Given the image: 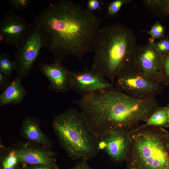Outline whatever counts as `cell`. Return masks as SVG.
<instances>
[{
    "label": "cell",
    "instance_id": "6da1fadb",
    "mask_svg": "<svg viewBox=\"0 0 169 169\" xmlns=\"http://www.w3.org/2000/svg\"><path fill=\"white\" fill-rule=\"evenodd\" d=\"M102 22L101 18L71 0H58L41 10L33 24L46 37L45 47L62 63L65 58L76 57L81 61L93 51Z\"/></svg>",
    "mask_w": 169,
    "mask_h": 169
},
{
    "label": "cell",
    "instance_id": "7a4b0ae2",
    "mask_svg": "<svg viewBox=\"0 0 169 169\" xmlns=\"http://www.w3.org/2000/svg\"><path fill=\"white\" fill-rule=\"evenodd\" d=\"M153 96H134L114 86L83 95L79 107L91 128L99 137L112 129L145 122L158 107Z\"/></svg>",
    "mask_w": 169,
    "mask_h": 169
},
{
    "label": "cell",
    "instance_id": "3957f363",
    "mask_svg": "<svg viewBox=\"0 0 169 169\" xmlns=\"http://www.w3.org/2000/svg\"><path fill=\"white\" fill-rule=\"evenodd\" d=\"M138 46L132 31L120 23L100 28L94 45L91 69L113 83L120 74L134 69Z\"/></svg>",
    "mask_w": 169,
    "mask_h": 169
},
{
    "label": "cell",
    "instance_id": "277c9868",
    "mask_svg": "<svg viewBox=\"0 0 169 169\" xmlns=\"http://www.w3.org/2000/svg\"><path fill=\"white\" fill-rule=\"evenodd\" d=\"M52 127L59 145L72 160L87 161L99 152V138L83 113L69 109L53 118Z\"/></svg>",
    "mask_w": 169,
    "mask_h": 169
},
{
    "label": "cell",
    "instance_id": "5b68a950",
    "mask_svg": "<svg viewBox=\"0 0 169 169\" xmlns=\"http://www.w3.org/2000/svg\"><path fill=\"white\" fill-rule=\"evenodd\" d=\"M168 133L161 127L130 130L126 169H169Z\"/></svg>",
    "mask_w": 169,
    "mask_h": 169
},
{
    "label": "cell",
    "instance_id": "8992f818",
    "mask_svg": "<svg viewBox=\"0 0 169 169\" xmlns=\"http://www.w3.org/2000/svg\"><path fill=\"white\" fill-rule=\"evenodd\" d=\"M46 37L39 27L34 25L16 48L13 61L17 77L22 79L31 71L41 49L45 47Z\"/></svg>",
    "mask_w": 169,
    "mask_h": 169
},
{
    "label": "cell",
    "instance_id": "52a82bcc",
    "mask_svg": "<svg viewBox=\"0 0 169 169\" xmlns=\"http://www.w3.org/2000/svg\"><path fill=\"white\" fill-rule=\"evenodd\" d=\"M115 81L116 89L134 96H155L161 94L163 89L164 86L161 84L134 69L120 74Z\"/></svg>",
    "mask_w": 169,
    "mask_h": 169
},
{
    "label": "cell",
    "instance_id": "ba28073f",
    "mask_svg": "<svg viewBox=\"0 0 169 169\" xmlns=\"http://www.w3.org/2000/svg\"><path fill=\"white\" fill-rule=\"evenodd\" d=\"M154 41L150 38L145 44L138 46L134 57V69L161 84V68L163 56L154 48Z\"/></svg>",
    "mask_w": 169,
    "mask_h": 169
},
{
    "label": "cell",
    "instance_id": "9c48e42d",
    "mask_svg": "<svg viewBox=\"0 0 169 169\" xmlns=\"http://www.w3.org/2000/svg\"><path fill=\"white\" fill-rule=\"evenodd\" d=\"M130 130L123 128L110 130L99 137L100 150L105 151L113 161H125L130 143Z\"/></svg>",
    "mask_w": 169,
    "mask_h": 169
},
{
    "label": "cell",
    "instance_id": "30bf717a",
    "mask_svg": "<svg viewBox=\"0 0 169 169\" xmlns=\"http://www.w3.org/2000/svg\"><path fill=\"white\" fill-rule=\"evenodd\" d=\"M33 26L12 11L5 12L0 20V40L8 45L18 47Z\"/></svg>",
    "mask_w": 169,
    "mask_h": 169
},
{
    "label": "cell",
    "instance_id": "8fae6325",
    "mask_svg": "<svg viewBox=\"0 0 169 169\" xmlns=\"http://www.w3.org/2000/svg\"><path fill=\"white\" fill-rule=\"evenodd\" d=\"M71 89L82 95L113 86L103 75L91 69L81 72L71 71Z\"/></svg>",
    "mask_w": 169,
    "mask_h": 169
},
{
    "label": "cell",
    "instance_id": "7c38bea8",
    "mask_svg": "<svg viewBox=\"0 0 169 169\" xmlns=\"http://www.w3.org/2000/svg\"><path fill=\"white\" fill-rule=\"evenodd\" d=\"M13 146L22 165H57L56 160L57 153L50 148L29 141Z\"/></svg>",
    "mask_w": 169,
    "mask_h": 169
},
{
    "label": "cell",
    "instance_id": "4fadbf2b",
    "mask_svg": "<svg viewBox=\"0 0 169 169\" xmlns=\"http://www.w3.org/2000/svg\"><path fill=\"white\" fill-rule=\"evenodd\" d=\"M40 70L49 81V87L54 91L64 93L70 89V78L71 71L65 68L62 63L40 65Z\"/></svg>",
    "mask_w": 169,
    "mask_h": 169
},
{
    "label": "cell",
    "instance_id": "5bb4252c",
    "mask_svg": "<svg viewBox=\"0 0 169 169\" xmlns=\"http://www.w3.org/2000/svg\"><path fill=\"white\" fill-rule=\"evenodd\" d=\"M20 134L28 141L49 148L53 146V141L42 131L39 120L36 118H25L22 123Z\"/></svg>",
    "mask_w": 169,
    "mask_h": 169
},
{
    "label": "cell",
    "instance_id": "9a60e30c",
    "mask_svg": "<svg viewBox=\"0 0 169 169\" xmlns=\"http://www.w3.org/2000/svg\"><path fill=\"white\" fill-rule=\"evenodd\" d=\"M27 94L21 79L16 77L0 95V107L8 105L20 103Z\"/></svg>",
    "mask_w": 169,
    "mask_h": 169
},
{
    "label": "cell",
    "instance_id": "2e32d148",
    "mask_svg": "<svg viewBox=\"0 0 169 169\" xmlns=\"http://www.w3.org/2000/svg\"><path fill=\"white\" fill-rule=\"evenodd\" d=\"M22 166L13 145L6 146L0 143V169H21Z\"/></svg>",
    "mask_w": 169,
    "mask_h": 169
},
{
    "label": "cell",
    "instance_id": "e0dca14e",
    "mask_svg": "<svg viewBox=\"0 0 169 169\" xmlns=\"http://www.w3.org/2000/svg\"><path fill=\"white\" fill-rule=\"evenodd\" d=\"M142 2L155 16L163 18L169 16V0H144Z\"/></svg>",
    "mask_w": 169,
    "mask_h": 169
},
{
    "label": "cell",
    "instance_id": "ac0fdd59",
    "mask_svg": "<svg viewBox=\"0 0 169 169\" xmlns=\"http://www.w3.org/2000/svg\"><path fill=\"white\" fill-rule=\"evenodd\" d=\"M148 126L169 127L165 106H159L144 124L137 127L141 128Z\"/></svg>",
    "mask_w": 169,
    "mask_h": 169
},
{
    "label": "cell",
    "instance_id": "d6986e66",
    "mask_svg": "<svg viewBox=\"0 0 169 169\" xmlns=\"http://www.w3.org/2000/svg\"><path fill=\"white\" fill-rule=\"evenodd\" d=\"M14 71L13 61L11 56L5 53H1L0 55V72L8 77H10Z\"/></svg>",
    "mask_w": 169,
    "mask_h": 169
},
{
    "label": "cell",
    "instance_id": "ffe728a7",
    "mask_svg": "<svg viewBox=\"0 0 169 169\" xmlns=\"http://www.w3.org/2000/svg\"><path fill=\"white\" fill-rule=\"evenodd\" d=\"M161 80L163 86H169V53L163 56L161 68Z\"/></svg>",
    "mask_w": 169,
    "mask_h": 169
},
{
    "label": "cell",
    "instance_id": "44dd1931",
    "mask_svg": "<svg viewBox=\"0 0 169 169\" xmlns=\"http://www.w3.org/2000/svg\"><path fill=\"white\" fill-rule=\"evenodd\" d=\"M131 0H115L108 5L106 17L107 18L115 16L124 4L131 2Z\"/></svg>",
    "mask_w": 169,
    "mask_h": 169
},
{
    "label": "cell",
    "instance_id": "7402d4cb",
    "mask_svg": "<svg viewBox=\"0 0 169 169\" xmlns=\"http://www.w3.org/2000/svg\"><path fill=\"white\" fill-rule=\"evenodd\" d=\"M165 30L166 27L158 21H157L151 26L150 30L147 31V33L151 36V39H161L165 37Z\"/></svg>",
    "mask_w": 169,
    "mask_h": 169
},
{
    "label": "cell",
    "instance_id": "603a6c76",
    "mask_svg": "<svg viewBox=\"0 0 169 169\" xmlns=\"http://www.w3.org/2000/svg\"><path fill=\"white\" fill-rule=\"evenodd\" d=\"M153 46L161 55L164 56L169 53V38L167 37L158 42H154Z\"/></svg>",
    "mask_w": 169,
    "mask_h": 169
},
{
    "label": "cell",
    "instance_id": "cb8c5ba5",
    "mask_svg": "<svg viewBox=\"0 0 169 169\" xmlns=\"http://www.w3.org/2000/svg\"><path fill=\"white\" fill-rule=\"evenodd\" d=\"M11 9L16 11L27 10L31 1L30 0H8L7 1Z\"/></svg>",
    "mask_w": 169,
    "mask_h": 169
},
{
    "label": "cell",
    "instance_id": "d4e9b609",
    "mask_svg": "<svg viewBox=\"0 0 169 169\" xmlns=\"http://www.w3.org/2000/svg\"><path fill=\"white\" fill-rule=\"evenodd\" d=\"M102 4V2L98 0H88L86 9L90 12L93 13L96 11L101 10Z\"/></svg>",
    "mask_w": 169,
    "mask_h": 169
},
{
    "label": "cell",
    "instance_id": "484cf974",
    "mask_svg": "<svg viewBox=\"0 0 169 169\" xmlns=\"http://www.w3.org/2000/svg\"><path fill=\"white\" fill-rule=\"evenodd\" d=\"M21 169H60L58 165L45 164L22 165Z\"/></svg>",
    "mask_w": 169,
    "mask_h": 169
},
{
    "label": "cell",
    "instance_id": "4316f807",
    "mask_svg": "<svg viewBox=\"0 0 169 169\" xmlns=\"http://www.w3.org/2000/svg\"><path fill=\"white\" fill-rule=\"evenodd\" d=\"M9 77L0 72V90L3 91L11 84Z\"/></svg>",
    "mask_w": 169,
    "mask_h": 169
},
{
    "label": "cell",
    "instance_id": "83f0119b",
    "mask_svg": "<svg viewBox=\"0 0 169 169\" xmlns=\"http://www.w3.org/2000/svg\"><path fill=\"white\" fill-rule=\"evenodd\" d=\"M69 169H94L87 163V161H80L77 162Z\"/></svg>",
    "mask_w": 169,
    "mask_h": 169
},
{
    "label": "cell",
    "instance_id": "f1b7e54d",
    "mask_svg": "<svg viewBox=\"0 0 169 169\" xmlns=\"http://www.w3.org/2000/svg\"><path fill=\"white\" fill-rule=\"evenodd\" d=\"M166 111V114L169 123V104L165 106Z\"/></svg>",
    "mask_w": 169,
    "mask_h": 169
},
{
    "label": "cell",
    "instance_id": "f546056e",
    "mask_svg": "<svg viewBox=\"0 0 169 169\" xmlns=\"http://www.w3.org/2000/svg\"><path fill=\"white\" fill-rule=\"evenodd\" d=\"M167 144L168 148L169 151V132L168 133L167 136Z\"/></svg>",
    "mask_w": 169,
    "mask_h": 169
}]
</instances>
